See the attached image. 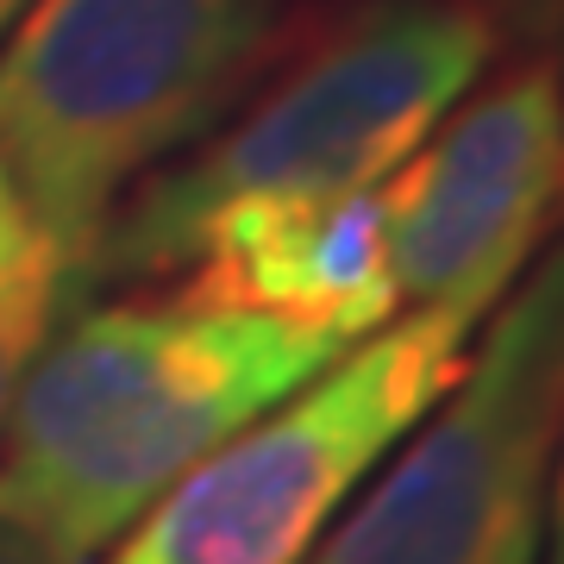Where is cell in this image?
I'll use <instances>...</instances> for the list:
<instances>
[{"label": "cell", "instance_id": "obj_1", "mask_svg": "<svg viewBox=\"0 0 564 564\" xmlns=\"http://www.w3.org/2000/svg\"><path fill=\"white\" fill-rule=\"evenodd\" d=\"M345 345L188 302L76 307L0 421V514L95 564L182 470L314 383Z\"/></svg>", "mask_w": 564, "mask_h": 564}, {"label": "cell", "instance_id": "obj_2", "mask_svg": "<svg viewBox=\"0 0 564 564\" xmlns=\"http://www.w3.org/2000/svg\"><path fill=\"white\" fill-rule=\"evenodd\" d=\"M496 44L470 0H326L295 13L239 107L107 214L88 289L176 276L220 207L377 188L477 88Z\"/></svg>", "mask_w": 564, "mask_h": 564}, {"label": "cell", "instance_id": "obj_3", "mask_svg": "<svg viewBox=\"0 0 564 564\" xmlns=\"http://www.w3.org/2000/svg\"><path fill=\"white\" fill-rule=\"evenodd\" d=\"M289 25V0H25L0 39V170L76 307L107 214L239 107Z\"/></svg>", "mask_w": 564, "mask_h": 564}, {"label": "cell", "instance_id": "obj_4", "mask_svg": "<svg viewBox=\"0 0 564 564\" xmlns=\"http://www.w3.org/2000/svg\"><path fill=\"white\" fill-rule=\"evenodd\" d=\"M470 333L477 314L402 307L182 470L101 564H307L364 477L452 389Z\"/></svg>", "mask_w": 564, "mask_h": 564}, {"label": "cell", "instance_id": "obj_5", "mask_svg": "<svg viewBox=\"0 0 564 564\" xmlns=\"http://www.w3.org/2000/svg\"><path fill=\"white\" fill-rule=\"evenodd\" d=\"M307 564H540L564 445V239Z\"/></svg>", "mask_w": 564, "mask_h": 564}, {"label": "cell", "instance_id": "obj_6", "mask_svg": "<svg viewBox=\"0 0 564 564\" xmlns=\"http://www.w3.org/2000/svg\"><path fill=\"white\" fill-rule=\"evenodd\" d=\"M402 307L484 321L564 220V76L533 51L377 182Z\"/></svg>", "mask_w": 564, "mask_h": 564}, {"label": "cell", "instance_id": "obj_7", "mask_svg": "<svg viewBox=\"0 0 564 564\" xmlns=\"http://www.w3.org/2000/svg\"><path fill=\"white\" fill-rule=\"evenodd\" d=\"M176 276L170 302L289 321L333 345L370 339L402 314L377 188L220 207Z\"/></svg>", "mask_w": 564, "mask_h": 564}, {"label": "cell", "instance_id": "obj_8", "mask_svg": "<svg viewBox=\"0 0 564 564\" xmlns=\"http://www.w3.org/2000/svg\"><path fill=\"white\" fill-rule=\"evenodd\" d=\"M69 307H76V295H69L57 251H39V258H25L20 270L0 276V421L13 408L25 364L39 358V345L57 333V321Z\"/></svg>", "mask_w": 564, "mask_h": 564}, {"label": "cell", "instance_id": "obj_9", "mask_svg": "<svg viewBox=\"0 0 564 564\" xmlns=\"http://www.w3.org/2000/svg\"><path fill=\"white\" fill-rule=\"evenodd\" d=\"M470 7L496 25V39L533 44V51H545L564 25V0H470Z\"/></svg>", "mask_w": 564, "mask_h": 564}, {"label": "cell", "instance_id": "obj_10", "mask_svg": "<svg viewBox=\"0 0 564 564\" xmlns=\"http://www.w3.org/2000/svg\"><path fill=\"white\" fill-rule=\"evenodd\" d=\"M39 251H57V245L39 232V220H32L25 202H20V188L7 182V170H0V276L20 270L25 258H39Z\"/></svg>", "mask_w": 564, "mask_h": 564}, {"label": "cell", "instance_id": "obj_11", "mask_svg": "<svg viewBox=\"0 0 564 564\" xmlns=\"http://www.w3.org/2000/svg\"><path fill=\"white\" fill-rule=\"evenodd\" d=\"M0 564H63V558L44 540H32L20 521H7V514H0Z\"/></svg>", "mask_w": 564, "mask_h": 564}, {"label": "cell", "instance_id": "obj_12", "mask_svg": "<svg viewBox=\"0 0 564 564\" xmlns=\"http://www.w3.org/2000/svg\"><path fill=\"white\" fill-rule=\"evenodd\" d=\"M545 564H564V445L558 464H552V502H545Z\"/></svg>", "mask_w": 564, "mask_h": 564}, {"label": "cell", "instance_id": "obj_13", "mask_svg": "<svg viewBox=\"0 0 564 564\" xmlns=\"http://www.w3.org/2000/svg\"><path fill=\"white\" fill-rule=\"evenodd\" d=\"M20 13H25V0H0V39L13 32V20H20Z\"/></svg>", "mask_w": 564, "mask_h": 564}, {"label": "cell", "instance_id": "obj_14", "mask_svg": "<svg viewBox=\"0 0 564 564\" xmlns=\"http://www.w3.org/2000/svg\"><path fill=\"white\" fill-rule=\"evenodd\" d=\"M558 44H564V25H558ZM552 57H558V76H564V51H552Z\"/></svg>", "mask_w": 564, "mask_h": 564}]
</instances>
